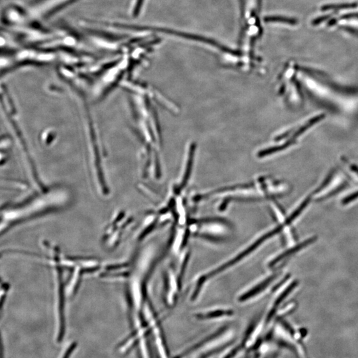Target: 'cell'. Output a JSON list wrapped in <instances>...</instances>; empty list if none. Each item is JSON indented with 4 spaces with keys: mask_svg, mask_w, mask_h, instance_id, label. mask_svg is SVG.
<instances>
[{
    "mask_svg": "<svg viewBox=\"0 0 358 358\" xmlns=\"http://www.w3.org/2000/svg\"><path fill=\"white\" fill-rule=\"evenodd\" d=\"M265 20L267 22H282V23L291 24V25H294L296 23V21L295 20L287 18H281V17H270V18H265Z\"/></svg>",
    "mask_w": 358,
    "mask_h": 358,
    "instance_id": "cell-7",
    "label": "cell"
},
{
    "mask_svg": "<svg viewBox=\"0 0 358 358\" xmlns=\"http://www.w3.org/2000/svg\"><path fill=\"white\" fill-rule=\"evenodd\" d=\"M198 237H201V238L204 239V240L210 241V242L217 243L222 242L224 241V239H222V237L212 236V235L207 234H198Z\"/></svg>",
    "mask_w": 358,
    "mask_h": 358,
    "instance_id": "cell-8",
    "label": "cell"
},
{
    "mask_svg": "<svg viewBox=\"0 0 358 358\" xmlns=\"http://www.w3.org/2000/svg\"><path fill=\"white\" fill-rule=\"evenodd\" d=\"M234 313L231 309H214L196 315L198 320H216L224 318H230Z\"/></svg>",
    "mask_w": 358,
    "mask_h": 358,
    "instance_id": "cell-2",
    "label": "cell"
},
{
    "mask_svg": "<svg viewBox=\"0 0 358 358\" xmlns=\"http://www.w3.org/2000/svg\"><path fill=\"white\" fill-rule=\"evenodd\" d=\"M296 285H297V283H296V282H293L290 286H289L288 288H287L286 290L284 291L283 293H282L280 295L279 297H278L277 299L274 301V305H273L272 309H271L270 312H269L268 316H267V323H269L270 321L272 320L273 318L275 316L276 312L277 311V308L279 307V306L281 305V302H283L284 299L287 297V295H289V293H290L293 289L295 288Z\"/></svg>",
    "mask_w": 358,
    "mask_h": 358,
    "instance_id": "cell-5",
    "label": "cell"
},
{
    "mask_svg": "<svg viewBox=\"0 0 358 358\" xmlns=\"http://www.w3.org/2000/svg\"><path fill=\"white\" fill-rule=\"evenodd\" d=\"M9 289H10V285H8V283L0 279V310L2 307L7 293L9 292Z\"/></svg>",
    "mask_w": 358,
    "mask_h": 358,
    "instance_id": "cell-6",
    "label": "cell"
},
{
    "mask_svg": "<svg viewBox=\"0 0 358 358\" xmlns=\"http://www.w3.org/2000/svg\"><path fill=\"white\" fill-rule=\"evenodd\" d=\"M316 240V237H311V238H309V240L305 241V242H303L301 243V244L298 245V246L295 247V248H292V249L289 250L288 251L283 252V253L280 254L279 255H278L277 257H276L275 258L273 259V260L271 261L270 266H274V265H277L278 263L280 262V261L283 260V259L287 258V257H289V256L293 255V253L299 251V250L302 249V248L309 246V245L314 242Z\"/></svg>",
    "mask_w": 358,
    "mask_h": 358,
    "instance_id": "cell-4",
    "label": "cell"
},
{
    "mask_svg": "<svg viewBox=\"0 0 358 358\" xmlns=\"http://www.w3.org/2000/svg\"><path fill=\"white\" fill-rule=\"evenodd\" d=\"M351 168L352 170H354V172L358 174V167L356 166V165H352Z\"/></svg>",
    "mask_w": 358,
    "mask_h": 358,
    "instance_id": "cell-9",
    "label": "cell"
},
{
    "mask_svg": "<svg viewBox=\"0 0 358 358\" xmlns=\"http://www.w3.org/2000/svg\"><path fill=\"white\" fill-rule=\"evenodd\" d=\"M274 279V275L272 277L268 278V279H265L264 281L261 282L254 286L253 288L250 289L249 291H247L246 293H244L239 297V300L240 302H245L246 300L251 299L252 298H254V296L258 295L260 294L262 291H265L267 289V287L270 285L272 283L273 280Z\"/></svg>",
    "mask_w": 358,
    "mask_h": 358,
    "instance_id": "cell-3",
    "label": "cell"
},
{
    "mask_svg": "<svg viewBox=\"0 0 358 358\" xmlns=\"http://www.w3.org/2000/svg\"><path fill=\"white\" fill-rule=\"evenodd\" d=\"M232 333L227 327L219 330L183 352L179 358H210L230 344Z\"/></svg>",
    "mask_w": 358,
    "mask_h": 358,
    "instance_id": "cell-1",
    "label": "cell"
}]
</instances>
